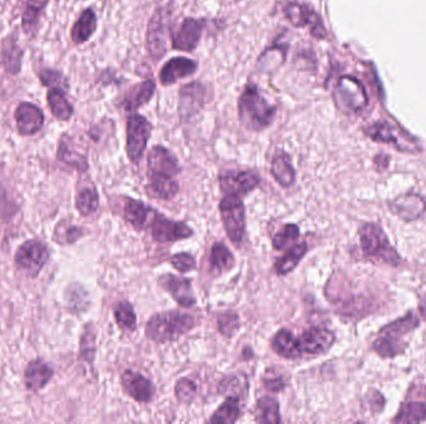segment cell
Returning a JSON list of instances; mask_svg holds the SVG:
<instances>
[{"label": "cell", "mask_w": 426, "mask_h": 424, "mask_svg": "<svg viewBox=\"0 0 426 424\" xmlns=\"http://www.w3.org/2000/svg\"><path fill=\"white\" fill-rule=\"evenodd\" d=\"M196 325L195 317L181 311L160 312L147 321L146 336L156 343L176 341Z\"/></svg>", "instance_id": "obj_1"}, {"label": "cell", "mask_w": 426, "mask_h": 424, "mask_svg": "<svg viewBox=\"0 0 426 424\" xmlns=\"http://www.w3.org/2000/svg\"><path fill=\"white\" fill-rule=\"evenodd\" d=\"M275 106L267 103L255 85H247L238 98L240 121L253 131L270 126L275 116Z\"/></svg>", "instance_id": "obj_2"}, {"label": "cell", "mask_w": 426, "mask_h": 424, "mask_svg": "<svg viewBox=\"0 0 426 424\" xmlns=\"http://www.w3.org/2000/svg\"><path fill=\"white\" fill-rule=\"evenodd\" d=\"M417 327L419 319L417 315H414V312H409L402 319H397L387 326L382 327L377 340L372 342V350L384 358H392L402 355L407 348V343L402 341V338Z\"/></svg>", "instance_id": "obj_3"}, {"label": "cell", "mask_w": 426, "mask_h": 424, "mask_svg": "<svg viewBox=\"0 0 426 424\" xmlns=\"http://www.w3.org/2000/svg\"><path fill=\"white\" fill-rule=\"evenodd\" d=\"M359 238L364 255L372 262L389 264L397 267L402 263V258L392 247L382 228L374 223H365L359 229Z\"/></svg>", "instance_id": "obj_4"}, {"label": "cell", "mask_w": 426, "mask_h": 424, "mask_svg": "<svg viewBox=\"0 0 426 424\" xmlns=\"http://www.w3.org/2000/svg\"><path fill=\"white\" fill-rule=\"evenodd\" d=\"M220 213L225 233L237 247L242 243L245 233V210L243 202L237 195H225L220 200Z\"/></svg>", "instance_id": "obj_5"}, {"label": "cell", "mask_w": 426, "mask_h": 424, "mask_svg": "<svg viewBox=\"0 0 426 424\" xmlns=\"http://www.w3.org/2000/svg\"><path fill=\"white\" fill-rule=\"evenodd\" d=\"M152 125L138 113H133L126 122V153L133 163L141 161L151 137Z\"/></svg>", "instance_id": "obj_6"}, {"label": "cell", "mask_w": 426, "mask_h": 424, "mask_svg": "<svg viewBox=\"0 0 426 424\" xmlns=\"http://www.w3.org/2000/svg\"><path fill=\"white\" fill-rule=\"evenodd\" d=\"M49 260V250L43 242L33 239L25 242L20 245L15 254V264L18 268L28 274L30 276H35L44 268L45 264Z\"/></svg>", "instance_id": "obj_7"}, {"label": "cell", "mask_w": 426, "mask_h": 424, "mask_svg": "<svg viewBox=\"0 0 426 424\" xmlns=\"http://www.w3.org/2000/svg\"><path fill=\"white\" fill-rule=\"evenodd\" d=\"M334 98L344 111H360L367 103V95L360 81L352 76L339 78Z\"/></svg>", "instance_id": "obj_8"}, {"label": "cell", "mask_w": 426, "mask_h": 424, "mask_svg": "<svg viewBox=\"0 0 426 424\" xmlns=\"http://www.w3.org/2000/svg\"><path fill=\"white\" fill-rule=\"evenodd\" d=\"M150 228L152 239L158 244L175 243L178 240L188 239L193 235V229L186 223L167 219L166 217L158 213L155 215Z\"/></svg>", "instance_id": "obj_9"}, {"label": "cell", "mask_w": 426, "mask_h": 424, "mask_svg": "<svg viewBox=\"0 0 426 424\" xmlns=\"http://www.w3.org/2000/svg\"><path fill=\"white\" fill-rule=\"evenodd\" d=\"M284 16L289 20V23L295 28H309L310 33L315 38L322 39L325 36L322 20L318 15L310 9L308 5L298 4V3H287L283 8Z\"/></svg>", "instance_id": "obj_10"}, {"label": "cell", "mask_w": 426, "mask_h": 424, "mask_svg": "<svg viewBox=\"0 0 426 424\" xmlns=\"http://www.w3.org/2000/svg\"><path fill=\"white\" fill-rule=\"evenodd\" d=\"M335 342V335L325 327H310L298 337V346L302 356H318L329 351Z\"/></svg>", "instance_id": "obj_11"}, {"label": "cell", "mask_w": 426, "mask_h": 424, "mask_svg": "<svg viewBox=\"0 0 426 424\" xmlns=\"http://www.w3.org/2000/svg\"><path fill=\"white\" fill-rule=\"evenodd\" d=\"M260 183V176L253 171H228L220 176V190L225 195H250Z\"/></svg>", "instance_id": "obj_12"}, {"label": "cell", "mask_w": 426, "mask_h": 424, "mask_svg": "<svg viewBox=\"0 0 426 424\" xmlns=\"http://www.w3.org/2000/svg\"><path fill=\"white\" fill-rule=\"evenodd\" d=\"M205 20L187 18L171 34L172 48L180 51H192L197 48L202 36Z\"/></svg>", "instance_id": "obj_13"}, {"label": "cell", "mask_w": 426, "mask_h": 424, "mask_svg": "<svg viewBox=\"0 0 426 424\" xmlns=\"http://www.w3.org/2000/svg\"><path fill=\"white\" fill-rule=\"evenodd\" d=\"M121 385L125 393L138 403H148L156 392L151 381L136 371H125L121 375Z\"/></svg>", "instance_id": "obj_14"}, {"label": "cell", "mask_w": 426, "mask_h": 424, "mask_svg": "<svg viewBox=\"0 0 426 424\" xmlns=\"http://www.w3.org/2000/svg\"><path fill=\"white\" fill-rule=\"evenodd\" d=\"M148 176L175 177L181 172L176 157L163 146H155L147 156Z\"/></svg>", "instance_id": "obj_15"}, {"label": "cell", "mask_w": 426, "mask_h": 424, "mask_svg": "<svg viewBox=\"0 0 426 424\" xmlns=\"http://www.w3.org/2000/svg\"><path fill=\"white\" fill-rule=\"evenodd\" d=\"M206 88L201 83H190L180 90L178 113L183 121L196 116L205 105Z\"/></svg>", "instance_id": "obj_16"}, {"label": "cell", "mask_w": 426, "mask_h": 424, "mask_svg": "<svg viewBox=\"0 0 426 424\" xmlns=\"http://www.w3.org/2000/svg\"><path fill=\"white\" fill-rule=\"evenodd\" d=\"M14 118L21 136H33L44 126V113L33 103H20L15 110Z\"/></svg>", "instance_id": "obj_17"}, {"label": "cell", "mask_w": 426, "mask_h": 424, "mask_svg": "<svg viewBox=\"0 0 426 424\" xmlns=\"http://www.w3.org/2000/svg\"><path fill=\"white\" fill-rule=\"evenodd\" d=\"M160 284L167 293L171 294L180 306L191 307L196 304V298L192 290L191 280L172 274H165L160 278Z\"/></svg>", "instance_id": "obj_18"}, {"label": "cell", "mask_w": 426, "mask_h": 424, "mask_svg": "<svg viewBox=\"0 0 426 424\" xmlns=\"http://www.w3.org/2000/svg\"><path fill=\"white\" fill-rule=\"evenodd\" d=\"M197 68H198V63L195 60L176 56L168 60L162 66L158 78L163 86H170L181 78H190L191 75L196 73Z\"/></svg>", "instance_id": "obj_19"}, {"label": "cell", "mask_w": 426, "mask_h": 424, "mask_svg": "<svg viewBox=\"0 0 426 424\" xmlns=\"http://www.w3.org/2000/svg\"><path fill=\"white\" fill-rule=\"evenodd\" d=\"M146 49L152 59L160 60L166 54V36H165V25L160 10L152 15L148 21L146 34Z\"/></svg>", "instance_id": "obj_20"}, {"label": "cell", "mask_w": 426, "mask_h": 424, "mask_svg": "<svg viewBox=\"0 0 426 424\" xmlns=\"http://www.w3.org/2000/svg\"><path fill=\"white\" fill-rule=\"evenodd\" d=\"M156 213V210L147 207L141 200L125 198L123 218L136 230H143L150 227Z\"/></svg>", "instance_id": "obj_21"}, {"label": "cell", "mask_w": 426, "mask_h": 424, "mask_svg": "<svg viewBox=\"0 0 426 424\" xmlns=\"http://www.w3.org/2000/svg\"><path fill=\"white\" fill-rule=\"evenodd\" d=\"M389 208L394 214L407 222H412L422 217L426 210L425 200L417 195H404L392 200Z\"/></svg>", "instance_id": "obj_22"}, {"label": "cell", "mask_w": 426, "mask_h": 424, "mask_svg": "<svg viewBox=\"0 0 426 424\" xmlns=\"http://www.w3.org/2000/svg\"><path fill=\"white\" fill-rule=\"evenodd\" d=\"M369 135L375 141L387 142L392 143L394 146L405 152L417 151V146L414 142L400 133L395 127L390 126L387 123H377L375 126L369 130Z\"/></svg>", "instance_id": "obj_23"}, {"label": "cell", "mask_w": 426, "mask_h": 424, "mask_svg": "<svg viewBox=\"0 0 426 424\" xmlns=\"http://www.w3.org/2000/svg\"><path fill=\"white\" fill-rule=\"evenodd\" d=\"M23 49L20 48L15 35H8L0 46V63L10 75H16L21 70Z\"/></svg>", "instance_id": "obj_24"}, {"label": "cell", "mask_w": 426, "mask_h": 424, "mask_svg": "<svg viewBox=\"0 0 426 424\" xmlns=\"http://www.w3.org/2000/svg\"><path fill=\"white\" fill-rule=\"evenodd\" d=\"M53 375H54V371L48 363H45L41 360H34L25 368V386L28 390L36 392L44 388L45 386L49 383V381L53 378Z\"/></svg>", "instance_id": "obj_25"}, {"label": "cell", "mask_w": 426, "mask_h": 424, "mask_svg": "<svg viewBox=\"0 0 426 424\" xmlns=\"http://www.w3.org/2000/svg\"><path fill=\"white\" fill-rule=\"evenodd\" d=\"M156 83L152 80H147L145 83H140L135 85L133 88L128 90V93L123 98V108L128 113H135L143 105L148 103L152 96L155 95Z\"/></svg>", "instance_id": "obj_26"}, {"label": "cell", "mask_w": 426, "mask_h": 424, "mask_svg": "<svg viewBox=\"0 0 426 424\" xmlns=\"http://www.w3.org/2000/svg\"><path fill=\"white\" fill-rule=\"evenodd\" d=\"M272 350L278 356L287 360H297L302 357L298 346V337L294 336L293 332L288 329H280V331L275 333L272 340Z\"/></svg>", "instance_id": "obj_27"}, {"label": "cell", "mask_w": 426, "mask_h": 424, "mask_svg": "<svg viewBox=\"0 0 426 424\" xmlns=\"http://www.w3.org/2000/svg\"><path fill=\"white\" fill-rule=\"evenodd\" d=\"M150 183L147 185L146 192L148 197L157 200H172L180 190V185L173 177L148 176Z\"/></svg>", "instance_id": "obj_28"}, {"label": "cell", "mask_w": 426, "mask_h": 424, "mask_svg": "<svg viewBox=\"0 0 426 424\" xmlns=\"http://www.w3.org/2000/svg\"><path fill=\"white\" fill-rule=\"evenodd\" d=\"M270 173H272L275 182L283 188L292 187L294 182H295V171H294L293 165H292V160L284 152H280L273 158L272 167H270Z\"/></svg>", "instance_id": "obj_29"}, {"label": "cell", "mask_w": 426, "mask_h": 424, "mask_svg": "<svg viewBox=\"0 0 426 424\" xmlns=\"http://www.w3.org/2000/svg\"><path fill=\"white\" fill-rule=\"evenodd\" d=\"M308 252V245L305 242L303 243L295 244L285 252L283 257L277 259L275 263V272L278 275H287V274L293 272L297 268V265L300 263V260L304 258V255Z\"/></svg>", "instance_id": "obj_30"}, {"label": "cell", "mask_w": 426, "mask_h": 424, "mask_svg": "<svg viewBox=\"0 0 426 424\" xmlns=\"http://www.w3.org/2000/svg\"><path fill=\"white\" fill-rule=\"evenodd\" d=\"M242 415V405H240L238 395H228L225 402L217 408L211 418L210 423H235L240 420Z\"/></svg>", "instance_id": "obj_31"}, {"label": "cell", "mask_w": 426, "mask_h": 424, "mask_svg": "<svg viewBox=\"0 0 426 424\" xmlns=\"http://www.w3.org/2000/svg\"><path fill=\"white\" fill-rule=\"evenodd\" d=\"M96 15L91 9L83 10L71 30V39L75 44H83L96 30Z\"/></svg>", "instance_id": "obj_32"}, {"label": "cell", "mask_w": 426, "mask_h": 424, "mask_svg": "<svg viewBox=\"0 0 426 424\" xmlns=\"http://www.w3.org/2000/svg\"><path fill=\"white\" fill-rule=\"evenodd\" d=\"M48 103H49L51 113L60 121H69L73 116V108L68 101V98H65L63 90L51 88L48 93Z\"/></svg>", "instance_id": "obj_33"}, {"label": "cell", "mask_w": 426, "mask_h": 424, "mask_svg": "<svg viewBox=\"0 0 426 424\" xmlns=\"http://www.w3.org/2000/svg\"><path fill=\"white\" fill-rule=\"evenodd\" d=\"M255 420L258 423H282L278 400L272 397H263L257 400Z\"/></svg>", "instance_id": "obj_34"}, {"label": "cell", "mask_w": 426, "mask_h": 424, "mask_svg": "<svg viewBox=\"0 0 426 424\" xmlns=\"http://www.w3.org/2000/svg\"><path fill=\"white\" fill-rule=\"evenodd\" d=\"M210 265L215 274L225 273L235 265V258L223 243H215L211 249Z\"/></svg>", "instance_id": "obj_35"}, {"label": "cell", "mask_w": 426, "mask_h": 424, "mask_svg": "<svg viewBox=\"0 0 426 424\" xmlns=\"http://www.w3.org/2000/svg\"><path fill=\"white\" fill-rule=\"evenodd\" d=\"M426 420V402L409 400L404 403L392 422L397 423H420Z\"/></svg>", "instance_id": "obj_36"}, {"label": "cell", "mask_w": 426, "mask_h": 424, "mask_svg": "<svg viewBox=\"0 0 426 424\" xmlns=\"http://www.w3.org/2000/svg\"><path fill=\"white\" fill-rule=\"evenodd\" d=\"M76 210L83 217H88L96 213L98 210V190L93 185H85L76 195Z\"/></svg>", "instance_id": "obj_37"}, {"label": "cell", "mask_w": 426, "mask_h": 424, "mask_svg": "<svg viewBox=\"0 0 426 424\" xmlns=\"http://www.w3.org/2000/svg\"><path fill=\"white\" fill-rule=\"evenodd\" d=\"M113 315L115 320L120 329L133 331L136 330V324H138V316L133 309V305L128 301H120L113 307Z\"/></svg>", "instance_id": "obj_38"}, {"label": "cell", "mask_w": 426, "mask_h": 424, "mask_svg": "<svg viewBox=\"0 0 426 424\" xmlns=\"http://www.w3.org/2000/svg\"><path fill=\"white\" fill-rule=\"evenodd\" d=\"M58 157H59L61 161L65 162L66 165L76 168L78 171L85 172L88 171V163L86 157L78 153V152L73 150L70 147L68 142L61 140L59 145V151H58Z\"/></svg>", "instance_id": "obj_39"}, {"label": "cell", "mask_w": 426, "mask_h": 424, "mask_svg": "<svg viewBox=\"0 0 426 424\" xmlns=\"http://www.w3.org/2000/svg\"><path fill=\"white\" fill-rule=\"evenodd\" d=\"M49 0H26L24 13H23V29L26 34L31 33L39 20L40 13L43 11Z\"/></svg>", "instance_id": "obj_40"}, {"label": "cell", "mask_w": 426, "mask_h": 424, "mask_svg": "<svg viewBox=\"0 0 426 424\" xmlns=\"http://www.w3.org/2000/svg\"><path fill=\"white\" fill-rule=\"evenodd\" d=\"M83 230L66 220L60 222L54 232V240L60 244H73L83 237Z\"/></svg>", "instance_id": "obj_41"}, {"label": "cell", "mask_w": 426, "mask_h": 424, "mask_svg": "<svg viewBox=\"0 0 426 424\" xmlns=\"http://www.w3.org/2000/svg\"><path fill=\"white\" fill-rule=\"evenodd\" d=\"M300 230H299L298 225L295 224H285L283 228L275 233L272 244L275 250H283L288 247H292L297 240H298Z\"/></svg>", "instance_id": "obj_42"}, {"label": "cell", "mask_w": 426, "mask_h": 424, "mask_svg": "<svg viewBox=\"0 0 426 424\" xmlns=\"http://www.w3.org/2000/svg\"><path fill=\"white\" fill-rule=\"evenodd\" d=\"M217 325H218V331L220 332V335L230 338V337L235 336V332L240 330V316L237 312H223L217 319Z\"/></svg>", "instance_id": "obj_43"}, {"label": "cell", "mask_w": 426, "mask_h": 424, "mask_svg": "<svg viewBox=\"0 0 426 424\" xmlns=\"http://www.w3.org/2000/svg\"><path fill=\"white\" fill-rule=\"evenodd\" d=\"M197 393V386L193 381L183 377L177 381L175 386V395L178 402L183 405H190L192 400H195Z\"/></svg>", "instance_id": "obj_44"}, {"label": "cell", "mask_w": 426, "mask_h": 424, "mask_svg": "<svg viewBox=\"0 0 426 424\" xmlns=\"http://www.w3.org/2000/svg\"><path fill=\"white\" fill-rule=\"evenodd\" d=\"M170 263L172 267L176 269L178 273L186 274L196 269V259L193 255L188 253H178L172 255L170 258Z\"/></svg>", "instance_id": "obj_45"}, {"label": "cell", "mask_w": 426, "mask_h": 424, "mask_svg": "<svg viewBox=\"0 0 426 424\" xmlns=\"http://www.w3.org/2000/svg\"><path fill=\"white\" fill-rule=\"evenodd\" d=\"M80 355L88 362H93L95 357V332L91 330V326H86V330L83 332Z\"/></svg>", "instance_id": "obj_46"}, {"label": "cell", "mask_w": 426, "mask_h": 424, "mask_svg": "<svg viewBox=\"0 0 426 424\" xmlns=\"http://www.w3.org/2000/svg\"><path fill=\"white\" fill-rule=\"evenodd\" d=\"M39 76L41 83H44L45 86H55V85L64 83V81H61L63 76L54 70H43Z\"/></svg>", "instance_id": "obj_47"}, {"label": "cell", "mask_w": 426, "mask_h": 424, "mask_svg": "<svg viewBox=\"0 0 426 424\" xmlns=\"http://www.w3.org/2000/svg\"><path fill=\"white\" fill-rule=\"evenodd\" d=\"M263 385H265L267 390L270 391V392H273V393H277V392L283 391L284 387H285V383H284V381L282 380L280 377L265 378V380H263Z\"/></svg>", "instance_id": "obj_48"}]
</instances>
